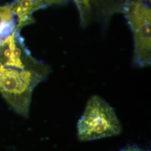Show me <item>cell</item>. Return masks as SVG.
<instances>
[{"mask_svg": "<svg viewBox=\"0 0 151 151\" xmlns=\"http://www.w3.org/2000/svg\"><path fill=\"white\" fill-rule=\"evenodd\" d=\"M48 75L0 65V93L16 113L27 118L33 91Z\"/></svg>", "mask_w": 151, "mask_h": 151, "instance_id": "1", "label": "cell"}, {"mask_svg": "<svg viewBox=\"0 0 151 151\" xmlns=\"http://www.w3.org/2000/svg\"><path fill=\"white\" fill-rule=\"evenodd\" d=\"M77 130L78 139L84 142L119 135L122 127L113 108L102 97L93 95L87 101Z\"/></svg>", "mask_w": 151, "mask_h": 151, "instance_id": "2", "label": "cell"}, {"mask_svg": "<svg viewBox=\"0 0 151 151\" xmlns=\"http://www.w3.org/2000/svg\"><path fill=\"white\" fill-rule=\"evenodd\" d=\"M150 0H138L130 4L125 16L134 40L133 64L139 68L151 63V11Z\"/></svg>", "mask_w": 151, "mask_h": 151, "instance_id": "3", "label": "cell"}, {"mask_svg": "<svg viewBox=\"0 0 151 151\" xmlns=\"http://www.w3.org/2000/svg\"><path fill=\"white\" fill-rule=\"evenodd\" d=\"M0 65L49 74L50 67L36 60L25 46L18 32L13 30L0 43Z\"/></svg>", "mask_w": 151, "mask_h": 151, "instance_id": "4", "label": "cell"}, {"mask_svg": "<svg viewBox=\"0 0 151 151\" xmlns=\"http://www.w3.org/2000/svg\"><path fill=\"white\" fill-rule=\"evenodd\" d=\"M11 11L16 22L15 30L19 32L22 27L33 23L35 11L44 7L38 0H16L11 6Z\"/></svg>", "mask_w": 151, "mask_h": 151, "instance_id": "5", "label": "cell"}, {"mask_svg": "<svg viewBox=\"0 0 151 151\" xmlns=\"http://www.w3.org/2000/svg\"><path fill=\"white\" fill-rule=\"evenodd\" d=\"M77 6L80 13L81 25L87 27L92 19V6L96 0H73Z\"/></svg>", "mask_w": 151, "mask_h": 151, "instance_id": "6", "label": "cell"}, {"mask_svg": "<svg viewBox=\"0 0 151 151\" xmlns=\"http://www.w3.org/2000/svg\"><path fill=\"white\" fill-rule=\"evenodd\" d=\"M13 20L10 6H0V35L8 27H15V25H12Z\"/></svg>", "mask_w": 151, "mask_h": 151, "instance_id": "7", "label": "cell"}, {"mask_svg": "<svg viewBox=\"0 0 151 151\" xmlns=\"http://www.w3.org/2000/svg\"><path fill=\"white\" fill-rule=\"evenodd\" d=\"M121 151H146L140 149L137 147H133V146H128L125 147L123 150Z\"/></svg>", "mask_w": 151, "mask_h": 151, "instance_id": "8", "label": "cell"}, {"mask_svg": "<svg viewBox=\"0 0 151 151\" xmlns=\"http://www.w3.org/2000/svg\"><path fill=\"white\" fill-rule=\"evenodd\" d=\"M125 2H126L127 3H128V4H130L132 3L133 2L135 1H138V0H125Z\"/></svg>", "mask_w": 151, "mask_h": 151, "instance_id": "9", "label": "cell"}]
</instances>
